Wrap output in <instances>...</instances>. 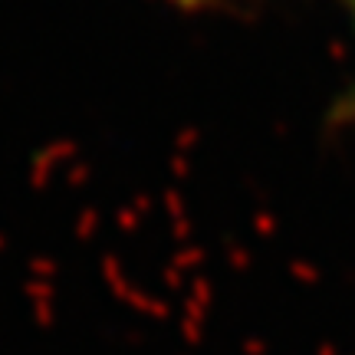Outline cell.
Listing matches in <instances>:
<instances>
[{"instance_id":"6da1fadb","label":"cell","mask_w":355,"mask_h":355,"mask_svg":"<svg viewBox=\"0 0 355 355\" xmlns=\"http://www.w3.org/2000/svg\"><path fill=\"white\" fill-rule=\"evenodd\" d=\"M188 3L198 7V3H207V0H188ZM336 3L345 10V17H349V24H352V30H355V0H336Z\"/></svg>"}]
</instances>
